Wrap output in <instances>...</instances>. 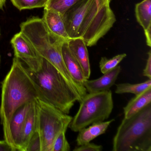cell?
<instances>
[{
	"mask_svg": "<svg viewBox=\"0 0 151 151\" xmlns=\"http://www.w3.org/2000/svg\"><path fill=\"white\" fill-rule=\"evenodd\" d=\"M70 39L81 38L95 45L116 21L110 6L99 8L95 0H80L62 15Z\"/></svg>",
	"mask_w": 151,
	"mask_h": 151,
	"instance_id": "obj_1",
	"label": "cell"
},
{
	"mask_svg": "<svg viewBox=\"0 0 151 151\" xmlns=\"http://www.w3.org/2000/svg\"><path fill=\"white\" fill-rule=\"evenodd\" d=\"M39 99L38 93L26 66L14 57L10 70L2 83L0 118L4 139L16 151L10 130L11 118L15 111L25 103Z\"/></svg>",
	"mask_w": 151,
	"mask_h": 151,
	"instance_id": "obj_2",
	"label": "cell"
},
{
	"mask_svg": "<svg viewBox=\"0 0 151 151\" xmlns=\"http://www.w3.org/2000/svg\"><path fill=\"white\" fill-rule=\"evenodd\" d=\"M26 67L34 82L40 99L68 114L75 102L81 101L80 95L61 73L45 59L40 57L37 66L33 69Z\"/></svg>",
	"mask_w": 151,
	"mask_h": 151,
	"instance_id": "obj_3",
	"label": "cell"
},
{
	"mask_svg": "<svg viewBox=\"0 0 151 151\" xmlns=\"http://www.w3.org/2000/svg\"><path fill=\"white\" fill-rule=\"evenodd\" d=\"M113 151H151V103L124 118L113 140Z\"/></svg>",
	"mask_w": 151,
	"mask_h": 151,
	"instance_id": "obj_4",
	"label": "cell"
},
{
	"mask_svg": "<svg viewBox=\"0 0 151 151\" xmlns=\"http://www.w3.org/2000/svg\"><path fill=\"white\" fill-rule=\"evenodd\" d=\"M114 108L112 93L110 90L86 93L80 102L77 113L69 125L72 131L78 132L94 123L104 122L109 117Z\"/></svg>",
	"mask_w": 151,
	"mask_h": 151,
	"instance_id": "obj_5",
	"label": "cell"
},
{
	"mask_svg": "<svg viewBox=\"0 0 151 151\" xmlns=\"http://www.w3.org/2000/svg\"><path fill=\"white\" fill-rule=\"evenodd\" d=\"M37 131L41 141V151H52L55 138L60 132L67 130L72 117L52 105L37 99Z\"/></svg>",
	"mask_w": 151,
	"mask_h": 151,
	"instance_id": "obj_6",
	"label": "cell"
},
{
	"mask_svg": "<svg viewBox=\"0 0 151 151\" xmlns=\"http://www.w3.org/2000/svg\"><path fill=\"white\" fill-rule=\"evenodd\" d=\"M11 44L14 49V57L22 61L28 68L32 69L38 64L40 56L21 32L12 38Z\"/></svg>",
	"mask_w": 151,
	"mask_h": 151,
	"instance_id": "obj_7",
	"label": "cell"
},
{
	"mask_svg": "<svg viewBox=\"0 0 151 151\" xmlns=\"http://www.w3.org/2000/svg\"><path fill=\"white\" fill-rule=\"evenodd\" d=\"M121 70V66L118 65L114 68L104 73L102 76L97 79L91 80L85 79L83 85L89 93L108 91L115 84Z\"/></svg>",
	"mask_w": 151,
	"mask_h": 151,
	"instance_id": "obj_8",
	"label": "cell"
},
{
	"mask_svg": "<svg viewBox=\"0 0 151 151\" xmlns=\"http://www.w3.org/2000/svg\"><path fill=\"white\" fill-rule=\"evenodd\" d=\"M68 47L83 70L85 78L88 79L91 74L89 53L85 42L81 38L70 39Z\"/></svg>",
	"mask_w": 151,
	"mask_h": 151,
	"instance_id": "obj_9",
	"label": "cell"
},
{
	"mask_svg": "<svg viewBox=\"0 0 151 151\" xmlns=\"http://www.w3.org/2000/svg\"><path fill=\"white\" fill-rule=\"evenodd\" d=\"M42 19L48 30L53 35L65 42L70 39L66 31L60 14L53 10L44 9Z\"/></svg>",
	"mask_w": 151,
	"mask_h": 151,
	"instance_id": "obj_10",
	"label": "cell"
},
{
	"mask_svg": "<svg viewBox=\"0 0 151 151\" xmlns=\"http://www.w3.org/2000/svg\"><path fill=\"white\" fill-rule=\"evenodd\" d=\"M35 101L21 106L15 111L11 118L10 130L16 151H19L22 129L27 114Z\"/></svg>",
	"mask_w": 151,
	"mask_h": 151,
	"instance_id": "obj_11",
	"label": "cell"
},
{
	"mask_svg": "<svg viewBox=\"0 0 151 151\" xmlns=\"http://www.w3.org/2000/svg\"><path fill=\"white\" fill-rule=\"evenodd\" d=\"M61 53L66 68L72 79L77 83L83 86V83L86 79L80 65L70 52L67 42H63L62 45Z\"/></svg>",
	"mask_w": 151,
	"mask_h": 151,
	"instance_id": "obj_12",
	"label": "cell"
},
{
	"mask_svg": "<svg viewBox=\"0 0 151 151\" xmlns=\"http://www.w3.org/2000/svg\"><path fill=\"white\" fill-rule=\"evenodd\" d=\"M115 121L113 119L106 122H99L91 124L88 127H85L78 132L76 139L77 146H80L91 142L92 140L104 134L110 124Z\"/></svg>",
	"mask_w": 151,
	"mask_h": 151,
	"instance_id": "obj_13",
	"label": "cell"
},
{
	"mask_svg": "<svg viewBox=\"0 0 151 151\" xmlns=\"http://www.w3.org/2000/svg\"><path fill=\"white\" fill-rule=\"evenodd\" d=\"M36 100L33 102L30 110L27 114L22 129L19 151H25L30 139L37 130V108Z\"/></svg>",
	"mask_w": 151,
	"mask_h": 151,
	"instance_id": "obj_14",
	"label": "cell"
},
{
	"mask_svg": "<svg viewBox=\"0 0 151 151\" xmlns=\"http://www.w3.org/2000/svg\"><path fill=\"white\" fill-rule=\"evenodd\" d=\"M151 103V87L132 99L123 108L124 118L134 115Z\"/></svg>",
	"mask_w": 151,
	"mask_h": 151,
	"instance_id": "obj_15",
	"label": "cell"
},
{
	"mask_svg": "<svg viewBox=\"0 0 151 151\" xmlns=\"http://www.w3.org/2000/svg\"><path fill=\"white\" fill-rule=\"evenodd\" d=\"M135 11L137 21L144 31L151 28V0H143L136 4Z\"/></svg>",
	"mask_w": 151,
	"mask_h": 151,
	"instance_id": "obj_16",
	"label": "cell"
},
{
	"mask_svg": "<svg viewBox=\"0 0 151 151\" xmlns=\"http://www.w3.org/2000/svg\"><path fill=\"white\" fill-rule=\"evenodd\" d=\"M150 87H151V79H148L145 82L139 83H122L116 85L115 93L117 94L131 93L137 95Z\"/></svg>",
	"mask_w": 151,
	"mask_h": 151,
	"instance_id": "obj_17",
	"label": "cell"
},
{
	"mask_svg": "<svg viewBox=\"0 0 151 151\" xmlns=\"http://www.w3.org/2000/svg\"><path fill=\"white\" fill-rule=\"evenodd\" d=\"M80 0H47L44 9L56 11L63 15Z\"/></svg>",
	"mask_w": 151,
	"mask_h": 151,
	"instance_id": "obj_18",
	"label": "cell"
},
{
	"mask_svg": "<svg viewBox=\"0 0 151 151\" xmlns=\"http://www.w3.org/2000/svg\"><path fill=\"white\" fill-rule=\"evenodd\" d=\"M127 56L126 54L117 55L111 59L106 57H101L99 62V67L102 74L114 68Z\"/></svg>",
	"mask_w": 151,
	"mask_h": 151,
	"instance_id": "obj_19",
	"label": "cell"
},
{
	"mask_svg": "<svg viewBox=\"0 0 151 151\" xmlns=\"http://www.w3.org/2000/svg\"><path fill=\"white\" fill-rule=\"evenodd\" d=\"M13 5L19 10L44 8L47 0H11Z\"/></svg>",
	"mask_w": 151,
	"mask_h": 151,
	"instance_id": "obj_20",
	"label": "cell"
},
{
	"mask_svg": "<svg viewBox=\"0 0 151 151\" xmlns=\"http://www.w3.org/2000/svg\"><path fill=\"white\" fill-rule=\"evenodd\" d=\"M66 131H62L57 135L54 141L52 151H69L70 150V145L65 136Z\"/></svg>",
	"mask_w": 151,
	"mask_h": 151,
	"instance_id": "obj_21",
	"label": "cell"
},
{
	"mask_svg": "<svg viewBox=\"0 0 151 151\" xmlns=\"http://www.w3.org/2000/svg\"><path fill=\"white\" fill-rule=\"evenodd\" d=\"M25 151H41V139L37 131L30 139Z\"/></svg>",
	"mask_w": 151,
	"mask_h": 151,
	"instance_id": "obj_22",
	"label": "cell"
},
{
	"mask_svg": "<svg viewBox=\"0 0 151 151\" xmlns=\"http://www.w3.org/2000/svg\"><path fill=\"white\" fill-rule=\"evenodd\" d=\"M103 146L101 145H96L94 143H86L80 146H77L73 149L74 151H101Z\"/></svg>",
	"mask_w": 151,
	"mask_h": 151,
	"instance_id": "obj_23",
	"label": "cell"
},
{
	"mask_svg": "<svg viewBox=\"0 0 151 151\" xmlns=\"http://www.w3.org/2000/svg\"><path fill=\"white\" fill-rule=\"evenodd\" d=\"M148 57L147 60L145 67L143 70V75L144 76L151 79V51L147 53Z\"/></svg>",
	"mask_w": 151,
	"mask_h": 151,
	"instance_id": "obj_24",
	"label": "cell"
},
{
	"mask_svg": "<svg viewBox=\"0 0 151 151\" xmlns=\"http://www.w3.org/2000/svg\"><path fill=\"white\" fill-rule=\"evenodd\" d=\"M0 151H14L12 147L5 139L0 140Z\"/></svg>",
	"mask_w": 151,
	"mask_h": 151,
	"instance_id": "obj_25",
	"label": "cell"
},
{
	"mask_svg": "<svg viewBox=\"0 0 151 151\" xmlns=\"http://www.w3.org/2000/svg\"><path fill=\"white\" fill-rule=\"evenodd\" d=\"M97 6L101 9L105 6H110L111 0H95Z\"/></svg>",
	"mask_w": 151,
	"mask_h": 151,
	"instance_id": "obj_26",
	"label": "cell"
},
{
	"mask_svg": "<svg viewBox=\"0 0 151 151\" xmlns=\"http://www.w3.org/2000/svg\"><path fill=\"white\" fill-rule=\"evenodd\" d=\"M146 39L147 45L148 46L151 47V28L144 31Z\"/></svg>",
	"mask_w": 151,
	"mask_h": 151,
	"instance_id": "obj_27",
	"label": "cell"
},
{
	"mask_svg": "<svg viewBox=\"0 0 151 151\" xmlns=\"http://www.w3.org/2000/svg\"><path fill=\"white\" fill-rule=\"evenodd\" d=\"M6 1V0H0V9H3Z\"/></svg>",
	"mask_w": 151,
	"mask_h": 151,
	"instance_id": "obj_28",
	"label": "cell"
}]
</instances>
